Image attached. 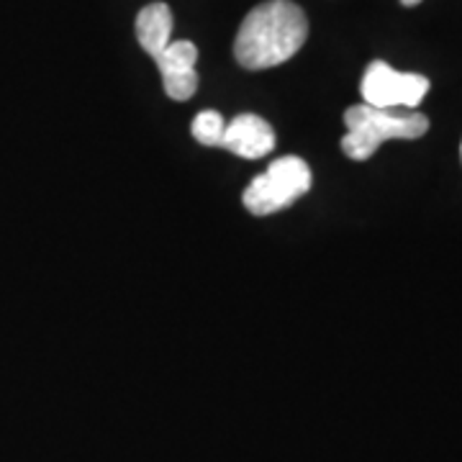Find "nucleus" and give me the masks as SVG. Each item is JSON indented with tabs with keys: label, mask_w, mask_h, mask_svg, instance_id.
Returning <instances> with one entry per match:
<instances>
[{
	"label": "nucleus",
	"mask_w": 462,
	"mask_h": 462,
	"mask_svg": "<svg viewBox=\"0 0 462 462\" xmlns=\"http://www.w3.org/2000/svg\"><path fill=\"white\" fill-rule=\"evenodd\" d=\"M309 18L293 0H267L252 8L234 39V57L245 69H270L293 60L306 44Z\"/></svg>",
	"instance_id": "obj_1"
},
{
	"label": "nucleus",
	"mask_w": 462,
	"mask_h": 462,
	"mask_svg": "<svg viewBox=\"0 0 462 462\" xmlns=\"http://www.w3.org/2000/svg\"><path fill=\"white\" fill-rule=\"evenodd\" d=\"M342 152L355 162L370 160L388 139H419L430 132V118L416 111H388L357 103L345 111Z\"/></svg>",
	"instance_id": "obj_2"
},
{
	"label": "nucleus",
	"mask_w": 462,
	"mask_h": 462,
	"mask_svg": "<svg viewBox=\"0 0 462 462\" xmlns=\"http://www.w3.org/2000/svg\"><path fill=\"white\" fill-rule=\"evenodd\" d=\"M311 170L300 157H281L249 182L245 190V208L254 216H273L293 206L311 190Z\"/></svg>",
	"instance_id": "obj_3"
},
{
	"label": "nucleus",
	"mask_w": 462,
	"mask_h": 462,
	"mask_svg": "<svg viewBox=\"0 0 462 462\" xmlns=\"http://www.w3.org/2000/svg\"><path fill=\"white\" fill-rule=\"evenodd\" d=\"M363 98L373 108L413 111L430 93V80L416 72H398L388 62H370L363 75Z\"/></svg>",
	"instance_id": "obj_4"
},
{
	"label": "nucleus",
	"mask_w": 462,
	"mask_h": 462,
	"mask_svg": "<svg viewBox=\"0 0 462 462\" xmlns=\"http://www.w3.org/2000/svg\"><path fill=\"white\" fill-rule=\"evenodd\" d=\"M199 47L193 42H170L162 54L154 57L160 67L165 93L172 100H190L199 90V72H196Z\"/></svg>",
	"instance_id": "obj_5"
},
{
	"label": "nucleus",
	"mask_w": 462,
	"mask_h": 462,
	"mask_svg": "<svg viewBox=\"0 0 462 462\" xmlns=\"http://www.w3.org/2000/svg\"><path fill=\"white\" fill-rule=\"evenodd\" d=\"M218 149H226L245 160H260L275 149V132L260 116L239 114L226 121L224 134L218 139Z\"/></svg>",
	"instance_id": "obj_6"
},
{
	"label": "nucleus",
	"mask_w": 462,
	"mask_h": 462,
	"mask_svg": "<svg viewBox=\"0 0 462 462\" xmlns=\"http://www.w3.org/2000/svg\"><path fill=\"white\" fill-rule=\"evenodd\" d=\"M172 11L167 3H149L139 11L136 16V39H139V47L147 51L149 57L154 60L157 54L170 47L172 42Z\"/></svg>",
	"instance_id": "obj_7"
},
{
	"label": "nucleus",
	"mask_w": 462,
	"mask_h": 462,
	"mask_svg": "<svg viewBox=\"0 0 462 462\" xmlns=\"http://www.w3.org/2000/svg\"><path fill=\"white\" fill-rule=\"evenodd\" d=\"M224 126H226V121H224V116L218 114V111H200L193 118L190 132L196 136V142L203 144V147H218V139L224 134Z\"/></svg>",
	"instance_id": "obj_8"
},
{
	"label": "nucleus",
	"mask_w": 462,
	"mask_h": 462,
	"mask_svg": "<svg viewBox=\"0 0 462 462\" xmlns=\"http://www.w3.org/2000/svg\"><path fill=\"white\" fill-rule=\"evenodd\" d=\"M401 3H403V5H409V8H411V5H419V3H421V0H401Z\"/></svg>",
	"instance_id": "obj_9"
},
{
	"label": "nucleus",
	"mask_w": 462,
	"mask_h": 462,
	"mask_svg": "<svg viewBox=\"0 0 462 462\" xmlns=\"http://www.w3.org/2000/svg\"><path fill=\"white\" fill-rule=\"evenodd\" d=\"M460 152H462V149H460Z\"/></svg>",
	"instance_id": "obj_10"
}]
</instances>
